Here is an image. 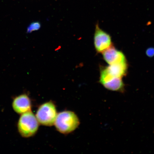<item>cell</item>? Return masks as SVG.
<instances>
[{"mask_svg":"<svg viewBox=\"0 0 154 154\" xmlns=\"http://www.w3.org/2000/svg\"><path fill=\"white\" fill-rule=\"evenodd\" d=\"M80 123L79 119L75 113L65 111L58 113L54 125L59 132L67 134L75 130Z\"/></svg>","mask_w":154,"mask_h":154,"instance_id":"1","label":"cell"},{"mask_svg":"<svg viewBox=\"0 0 154 154\" xmlns=\"http://www.w3.org/2000/svg\"><path fill=\"white\" fill-rule=\"evenodd\" d=\"M38 126L39 123L31 111L21 114L17 124L19 134L26 138L34 136L37 132Z\"/></svg>","mask_w":154,"mask_h":154,"instance_id":"2","label":"cell"},{"mask_svg":"<svg viewBox=\"0 0 154 154\" xmlns=\"http://www.w3.org/2000/svg\"><path fill=\"white\" fill-rule=\"evenodd\" d=\"M57 114L54 104L49 101L40 106L35 116L39 124L43 126H51L54 124Z\"/></svg>","mask_w":154,"mask_h":154,"instance_id":"3","label":"cell"},{"mask_svg":"<svg viewBox=\"0 0 154 154\" xmlns=\"http://www.w3.org/2000/svg\"><path fill=\"white\" fill-rule=\"evenodd\" d=\"M99 82L104 87L113 91L123 92L125 90V84L122 79L111 75L106 66H100Z\"/></svg>","mask_w":154,"mask_h":154,"instance_id":"4","label":"cell"},{"mask_svg":"<svg viewBox=\"0 0 154 154\" xmlns=\"http://www.w3.org/2000/svg\"><path fill=\"white\" fill-rule=\"evenodd\" d=\"M94 44L96 51L102 53L113 45L111 36L102 30L98 23L96 25Z\"/></svg>","mask_w":154,"mask_h":154,"instance_id":"5","label":"cell"},{"mask_svg":"<svg viewBox=\"0 0 154 154\" xmlns=\"http://www.w3.org/2000/svg\"><path fill=\"white\" fill-rule=\"evenodd\" d=\"M12 106L15 112L22 114L31 111V101L26 94H22L17 96L13 100Z\"/></svg>","mask_w":154,"mask_h":154,"instance_id":"6","label":"cell"},{"mask_svg":"<svg viewBox=\"0 0 154 154\" xmlns=\"http://www.w3.org/2000/svg\"><path fill=\"white\" fill-rule=\"evenodd\" d=\"M102 54L104 60L109 65L127 62L124 54L118 51L113 45Z\"/></svg>","mask_w":154,"mask_h":154,"instance_id":"7","label":"cell"},{"mask_svg":"<svg viewBox=\"0 0 154 154\" xmlns=\"http://www.w3.org/2000/svg\"><path fill=\"white\" fill-rule=\"evenodd\" d=\"M106 67L108 72L112 76L122 79L127 74L128 65L126 62L109 65Z\"/></svg>","mask_w":154,"mask_h":154,"instance_id":"8","label":"cell"},{"mask_svg":"<svg viewBox=\"0 0 154 154\" xmlns=\"http://www.w3.org/2000/svg\"><path fill=\"white\" fill-rule=\"evenodd\" d=\"M41 25L38 22H32L28 26L27 28L26 32L28 33H31L32 32L36 31L41 28Z\"/></svg>","mask_w":154,"mask_h":154,"instance_id":"9","label":"cell"},{"mask_svg":"<svg viewBox=\"0 0 154 154\" xmlns=\"http://www.w3.org/2000/svg\"><path fill=\"white\" fill-rule=\"evenodd\" d=\"M146 55L149 57H154V48L150 47L146 50Z\"/></svg>","mask_w":154,"mask_h":154,"instance_id":"10","label":"cell"}]
</instances>
